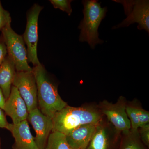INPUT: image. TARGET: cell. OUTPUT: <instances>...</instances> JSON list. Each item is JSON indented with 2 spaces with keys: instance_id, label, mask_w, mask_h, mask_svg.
Instances as JSON below:
<instances>
[{
  "instance_id": "1",
  "label": "cell",
  "mask_w": 149,
  "mask_h": 149,
  "mask_svg": "<svg viewBox=\"0 0 149 149\" xmlns=\"http://www.w3.org/2000/svg\"><path fill=\"white\" fill-rule=\"evenodd\" d=\"M104 116L95 102L86 103L79 107L68 105L53 118L52 132L66 136L80 126L98 123Z\"/></svg>"
},
{
  "instance_id": "2",
  "label": "cell",
  "mask_w": 149,
  "mask_h": 149,
  "mask_svg": "<svg viewBox=\"0 0 149 149\" xmlns=\"http://www.w3.org/2000/svg\"><path fill=\"white\" fill-rule=\"evenodd\" d=\"M32 72L37 84L38 109L43 114L52 119L68 104L60 96L58 84L43 64L33 67Z\"/></svg>"
},
{
  "instance_id": "3",
  "label": "cell",
  "mask_w": 149,
  "mask_h": 149,
  "mask_svg": "<svg viewBox=\"0 0 149 149\" xmlns=\"http://www.w3.org/2000/svg\"><path fill=\"white\" fill-rule=\"evenodd\" d=\"M82 3L84 17L78 27L80 29L79 41L87 42L91 49H94L96 45L104 42L99 38L98 30L106 15L107 9V7L102 8L101 3L97 0H85Z\"/></svg>"
},
{
  "instance_id": "4",
  "label": "cell",
  "mask_w": 149,
  "mask_h": 149,
  "mask_svg": "<svg viewBox=\"0 0 149 149\" xmlns=\"http://www.w3.org/2000/svg\"><path fill=\"white\" fill-rule=\"evenodd\" d=\"M6 47L8 55L12 60L17 72L32 71L28 64L27 48L22 35H18L9 23L1 30Z\"/></svg>"
},
{
  "instance_id": "5",
  "label": "cell",
  "mask_w": 149,
  "mask_h": 149,
  "mask_svg": "<svg viewBox=\"0 0 149 149\" xmlns=\"http://www.w3.org/2000/svg\"><path fill=\"white\" fill-rule=\"evenodd\" d=\"M113 1L121 4L124 8L127 17L113 29L127 27L134 23H138V29H145L149 33V1L148 0L119 1Z\"/></svg>"
},
{
  "instance_id": "6",
  "label": "cell",
  "mask_w": 149,
  "mask_h": 149,
  "mask_svg": "<svg viewBox=\"0 0 149 149\" xmlns=\"http://www.w3.org/2000/svg\"><path fill=\"white\" fill-rule=\"evenodd\" d=\"M43 6L35 3L27 13L26 29L22 35L27 46L28 63L35 66L41 63L37 56V48L38 42V19Z\"/></svg>"
},
{
  "instance_id": "7",
  "label": "cell",
  "mask_w": 149,
  "mask_h": 149,
  "mask_svg": "<svg viewBox=\"0 0 149 149\" xmlns=\"http://www.w3.org/2000/svg\"><path fill=\"white\" fill-rule=\"evenodd\" d=\"M121 133L104 116L86 149H118Z\"/></svg>"
},
{
  "instance_id": "8",
  "label": "cell",
  "mask_w": 149,
  "mask_h": 149,
  "mask_svg": "<svg viewBox=\"0 0 149 149\" xmlns=\"http://www.w3.org/2000/svg\"><path fill=\"white\" fill-rule=\"evenodd\" d=\"M127 102L125 97L120 96L115 103L104 100L97 104L98 107L102 114L121 133L130 129V120L125 112Z\"/></svg>"
},
{
  "instance_id": "9",
  "label": "cell",
  "mask_w": 149,
  "mask_h": 149,
  "mask_svg": "<svg viewBox=\"0 0 149 149\" xmlns=\"http://www.w3.org/2000/svg\"><path fill=\"white\" fill-rule=\"evenodd\" d=\"M13 86L25 102L28 112L38 108L37 84L32 71H16Z\"/></svg>"
},
{
  "instance_id": "10",
  "label": "cell",
  "mask_w": 149,
  "mask_h": 149,
  "mask_svg": "<svg viewBox=\"0 0 149 149\" xmlns=\"http://www.w3.org/2000/svg\"><path fill=\"white\" fill-rule=\"evenodd\" d=\"M27 120L35 130V142L38 149H45L53 128L52 119L43 114L37 108L29 112Z\"/></svg>"
},
{
  "instance_id": "11",
  "label": "cell",
  "mask_w": 149,
  "mask_h": 149,
  "mask_svg": "<svg viewBox=\"0 0 149 149\" xmlns=\"http://www.w3.org/2000/svg\"><path fill=\"white\" fill-rule=\"evenodd\" d=\"M3 110L6 115L11 118L13 124L27 120L29 112L27 105L14 86L12 87L10 95L6 100Z\"/></svg>"
},
{
  "instance_id": "12",
  "label": "cell",
  "mask_w": 149,
  "mask_h": 149,
  "mask_svg": "<svg viewBox=\"0 0 149 149\" xmlns=\"http://www.w3.org/2000/svg\"><path fill=\"white\" fill-rule=\"evenodd\" d=\"M6 129L14 139L13 149H38L27 120L16 124L9 123Z\"/></svg>"
},
{
  "instance_id": "13",
  "label": "cell",
  "mask_w": 149,
  "mask_h": 149,
  "mask_svg": "<svg viewBox=\"0 0 149 149\" xmlns=\"http://www.w3.org/2000/svg\"><path fill=\"white\" fill-rule=\"evenodd\" d=\"M97 124L83 125L66 135L68 143L73 149H86L97 129Z\"/></svg>"
},
{
  "instance_id": "14",
  "label": "cell",
  "mask_w": 149,
  "mask_h": 149,
  "mask_svg": "<svg viewBox=\"0 0 149 149\" xmlns=\"http://www.w3.org/2000/svg\"><path fill=\"white\" fill-rule=\"evenodd\" d=\"M125 112L130 120L131 130H138L141 126L149 123V112L143 108L137 99L127 101Z\"/></svg>"
},
{
  "instance_id": "15",
  "label": "cell",
  "mask_w": 149,
  "mask_h": 149,
  "mask_svg": "<svg viewBox=\"0 0 149 149\" xmlns=\"http://www.w3.org/2000/svg\"><path fill=\"white\" fill-rule=\"evenodd\" d=\"M15 73L14 63L7 55L0 66V89L6 100L10 94Z\"/></svg>"
},
{
  "instance_id": "16",
  "label": "cell",
  "mask_w": 149,
  "mask_h": 149,
  "mask_svg": "<svg viewBox=\"0 0 149 149\" xmlns=\"http://www.w3.org/2000/svg\"><path fill=\"white\" fill-rule=\"evenodd\" d=\"M141 141L138 130H130L121 133L118 149H149Z\"/></svg>"
},
{
  "instance_id": "17",
  "label": "cell",
  "mask_w": 149,
  "mask_h": 149,
  "mask_svg": "<svg viewBox=\"0 0 149 149\" xmlns=\"http://www.w3.org/2000/svg\"><path fill=\"white\" fill-rule=\"evenodd\" d=\"M45 149H73L68 143L66 136L57 131L50 135Z\"/></svg>"
},
{
  "instance_id": "18",
  "label": "cell",
  "mask_w": 149,
  "mask_h": 149,
  "mask_svg": "<svg viewBox=\"0 0 149 149\" xmlns=\"http://www.w3.org/2000/svg\"><path fill=\"white\" fill-rule=\"evenodd\" d=\"M52 4L55 9H59L65 12L70 16L72 13L71 0H50Z\"/></svg>"
},
{
  "instance_id": "19",
  "label": "cell",
  "mask_w": 149,
  "mask_h": 149,
  "mask_svg": "<svg viewBox=\"0 0 149 149\" xmlns=\"http://www.w3.org/2000/svg\"><path fill=\"white\" fill-rule=\"evenodd\" d=\"M12 19L10 14L3 8L0 1V31L9 23H11Z\"/></svg>"
},
{
  "instance_id": "20",
  "label": "cell",
  "mask_w": 149,
  "mask_h": 149,
  "mask_svg": "<svg viewBox=\"0 0 149 149\" xmlns=\"http://www.w3.org/2000/svg\"><path fill=\"white\" fill-rule=\"evenodd\" d=\"M138 132L141 141L149 148V123L139 127Z\"/></svg>"
},
{
  "instance_id": "21",
  "label": "cell",
  "mask_w": 149,
  "mask_h": 149,
  "mask_svg": "<svg viewBox=\"0 0 149 149\" xmlns=\"http://www.w3.org/2000/svg\"><path fill=\"white\" fill-rule=\"evenodd\" d=\"M8 55L6 47L2 34L0 35V66Z\"/></svg>"
},
{
  "instance_id": "22",
  "label": "cell",
  "mask_w": 149,
  "mask_h": 149,
  "mask_svg": "<svg viewBox=\"0 0 149 149\" xmlns=\"http://www.w3.org/2000/svg\"><path fill=\"white\" fill-rule=\"evenodd\" d=\"M9 123L7 120L4 111L0 108V128L6 129Z\"/></svg>"
},
{
  "instance_id": "23",
  "label": "cell",
  "mask_w": 149,
  "mask_h": 149,
  "mask_svg": "<svg viewBox=\"0 0 149 149\" xmlns=\"http://www.w3.org/2000/svg\"><path fill=\"white\" fill-rule=\"evenodd\" d=\"M6 100L3 95L1 90L0 89V108L3 110L4 106Z\"/></svg>"
},
{
  "instance_id": "24",
  "label": "cell",
  "mask_w": 149,
  "mask_h": 149,
  "mask_svg": "<svg viewBox=\"0 0 149 149\" xmlns=\"http://www.w3.org/2000/svg\"><path fill=\"white\" fill-rule=\"evenodd\" d=\"M1 139H0V149H1Z\"/></svg>"
}]
</instances>
